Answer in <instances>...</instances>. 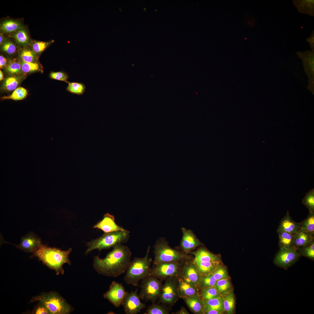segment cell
Here are the masks:
<instances>
[{"label":"cell","instance_id":"12","mask_svg":"<svg viewBox=\"0 0 314 314\" xmlns=\"http://www.w3.org/2000/svg\"><path fill=\"white\" fill-rule=\"evenodd\" d=\"M297 54L303 61L305 71L308 77V89L314 94V51H299Z\"/></svg>","mask_w":314,"mask_h":314},{"label":"cell","instance_id":"4","mask_svg":"<svg viewBox=\"0 0 314 314\" xmlns=\"http://www.w3.org/2000/svg\"><path fill=\"white\" fill-rule=\"evenodd\" d=\"M31 301H39L45 306L51 314H69L72 311L70 305L55 292L45 293L33 297Z\"/></svg>","mask_w":314,"mask_h":314},{"label":"cell","instance_id":"7","mask_svg":"<svg viewBox=\"0 0 314 314\" xmlns=\"http://www.w3.org/2000/svg\"><path fill=\"white\" fill-rule=\"evenodd\" d=\"M163 285L161 280L150 275L142 280L140 298L154 303L160 297Z\"/></svg>","mask_w":314,"mask_h":314},{"label":"cell","instance_id":"42","mask_svg":"<svg viewBox=\"0 0 314 314\" xmlns=\"http://www.w3.org/2000/svg\"><path fill=\"white\" fill-rule=\"evenodd\" d=\"M2 51L6 54L11 55L15 54L17 51V47L14 43L6 40L1 46Z\"/></svg>","mask_w":314,"mask_h":314},{"label":"cell","instance_id":"16","mask_svg":"<svg viewBox=\"0 0 314 314\" xmlns=\"http://www.w3.org/2000/svg\"><path fill=\"white\" fill-rule=\"evenodd\" d=\"M181 229L183 237L180 245L182 249L184 252H189L201 245V243L192 231L184 228H182Z\"/></svg>","mask_w":314,"mask_h":314},{"label":"cell","instance_id":"1","mask_svg":"<svg viewBox=\"0 0 314 314\" xmlns=\"http://www.w3.org/2000/svg\"><path fill=\"white\" fill-rule=\"evenodd\" d=\"M131 252L126 246L118 244L104 258L94 257L93 267L99 274L116 277L126 272L131 262Z\"/></svg>","mask_w":314,"mask_h":314},{"label":"cell","instance_id":"10","mask_svg":"<svg viewBox=\"0 0 314 314\" xmlns=\"http://www.w3.org/2000/svg\"><path fill=\"white\" fill-rule=\"evenodd\" d=\"M128 293L122 284L113 281L109 290L104 294V297L118 308L122 305Z\"/></svg>","mask_w":314,"mask_h":314},{"label":"cell","instance_id":"44","mask_svg":"<svg viewBox=\"0 0 314 314\" xmlns=\"http://www.w3.org/2000/svg\"><path fill=\"white\" fill-rule=\"evenodd\" d=\"M212 274L217 281L229 278L226 268L222 264L217 266Z\"/></svg>","mask_w":314,"mask_h":314},{"label":"cell","instance_id":"38","mask_svg":"<svg viewBox=\"0 0 314 314\" xmlns=\"http://www.w3.org/2000/svg\"><path fill=\"white\" fill-rule=\"evenodd\" d=\"M217 281L212 273L202 276L199 282V287L200 286L202 288L215 286Z\"/></svg>","mask_w":314,"mask_h":314},{"label":"cell","instance_id":"46","mask_svg":"<svg viewBox=\"0 0 314 314\" xmlns=\"http://www.w3.org/2000/svg\"><path fill=\"white\" fill-rule=\"evenodd\" d=\"M50 78L52 79L67 82L69 78L67 74L65 72L61 71L57 72H51L49 74Z\"/></svg>","mask_w":314,"mask_h":314},{"label":"cell","instance_id":"52","mask_svg":"<svg viewBox=\"0 0 314 314\" xmlns=\"http://www.w3.org/2000/svg\"><path fill=\"white\" fill-rule=\"evenodd\" d=\"M6 40L3 37L2 33H0V45L1 46Z\"/></svg>","mask_w":314,"mask_h":314},{"label":"cell","instance_id":"53","mask_svg":"<svg viewBox=\"0 0 314 314\" xmlns=\"http://www.w3.org/2000/svg\"><path fill=\"white\" fill-rule=\"evenodd\" d=\"M3 79H4V78H3V73L2 71L1 70H0V81H2Z\"/></svg>","mask_w":314,"mask_h":314},{"label":"cell","instance_id":"20","mask_svg":"<svg viewBox=\"0 0 314 314\" xmlns=\"http://www.w3.org/2000/svg\"><path fill=\"white\" fill-rule=\"evenodd\" d=\"M299 229V223L290 217L288 211L281 221L277 230V233L286 232L293 234Z\"/></svg>","mask_w":314,"mask_h":314},{"label":"cell","instance_id":"21","mask_svg":"<svg viewBox=\"0 0 314 314\" xmlns=\"http://www.w3.org/2000/svg\"><path fill=\"white\" fill-rule=\"evenodd\" d=\"M191 253L194 256L193 262L221 261L220 257L219 255L214 254L203 248H200Z\"/></svg>","mask_w":314,"mask_h":314},{"label":"cell","instance_id":"34","mask_svg":"<svg viewBox=\"0 0 314 314\" xmlns=\"http://www.w3.org/2000/svg\"><path fill=\"white\" fill-rule=\"evenodd\" d=\"M28 94L27 90L24 88L19 87L14 90L10 95L3 97L2 100L11 99L15 101L21 100L25 99Z\"/></svg>","mask_w":314,"mask_h":314},{"label":"cell","instance_id":"23","mask_svg":"<svg viewBox=\"0 0 314 314\" xmlns=\"http://www.w3.org/2000/svg\"><path fill=\"white\" fill-rule=\"evenodd\" d=\"M23 27L21 23L18 21L7 19L1 23L0 32L2 33H13Z\"/></svg>","mask_w":314,"mask_h":314},{"label":"cell","instance_id":"9","mask_svg":"<svg viewBox=\"0 0 314 314\" xmlns=\"http://www.w3.org/2000/svg\"><path fill=\"white\" fill-rule=\"evenodd\" d=\"M300 256L298 250L294 247H283L276 254L273 262L277 266L286 269L295 263Z\"/></svg>","mask_w":314,"mask_h":314},{"label":"cell","instance_id":"43","mask_svg":"<svg viewBox=\"0 0 314 314\" xmlns=\"http://www.w3.org/2000/svg\"><path fill=\"white\" fill-rule=\"evenodd\" d=\"M168 313L167 310L163 306L153 303L148 307L144 314H167Z\"/></svg>","mask_w":314,"mask_h":314},{"label":"cell","instance_id":"32","mask_svg":"<svg viewBox=\"0 0 314 314\" xmlns=\"http://www.w3.org/2000/svg\"><path fill=\"white\" fill-rule=\"evenodd\" d=\"M279 236V246L280 248L292 247L294 241L293 234L286 232L278 233Z\"/></svg>","mask_w":314,"mask_h":314},{"label":"cell","instance_id":"11","mask_svg":"<svg viewBox=\"0 0 314 314\" xmlns=\"http://www.w3.org/2000/svg\"><path fill=\"white\" fill-rule=\"evenodd\" d=\"M179 297L178 293L176 281L166 278L162 286L159 298V301L164 304H172Z\"/></svg>","mask_w":314,"mask_h":314},{"label":"cell","instance_id":"28","mask_svg":"<svg viewBox=\"0 0 314 314\" xmlns=\"http://www.w3.org/2000/svg\"><path fill=\"white\" fill-rule=\"evenodd\" d=\"M11 36L13 37L16 42L20 46L26 47L31 43V41L28 33L24 27L13 33Z\"/></svg>","mask_w":314,"mask_h":314},{"label":"cell","instance_id":"40","mask_svg":"<svg viewBox=\"0 0 314 314\" xmlns=\"http://www.w3.org/2000/svg\"><path fill=\"white\" fill-rule=\"evenodd\" d=\"M302 203L308 209L309 213H314V189L306 193L302 200Z\"/></svg>","mask_w":314,"mask_h":314},{"label":"cell","instance_id":"45","mask_svg":"<svg viewBox=\"0 0 314 314\" xmlns=\"http://www.w3.org/2000/svg\"><path fill=\"white\" fill-rule=\"evenodd\" d=\"M53 40L49 42L35 41L32 46V49L36 54H40L44 51L51 44Z\"/></svg>","mask_w":314,"mask_h":314},{"label":"cell","instance_id":"5","mask_svg":"<svg viewBox=\"0 0 314 314\" xmlns=\"http://www.w3.org/2000/svg\"><path fill=\"white\" fill-rule=\"evenodd\" d=\"M129 233L128 231H116L104 233L100 238L88 243V248L86 253L96 249L101 251L103 249H108L125 242L128 240Z\"/></svg>","mask_w":314,"mask_h":314},{"label":"cell","instance_id":"13","mask_svg":"<svg viewBox=\"0 0 314 314\" xmlns=\"http://www.w3.org/2000/svg\"><path fill=\"white\" fill-rule=\"evenodd\" d=\"M122 305L126 314H137L146 307L142 303L138 294V289L128 292L123 301Z\"/></svg>","mask_w":314,"mask_h":314},{"label":"cell","instance_id":"33","mask_svg":"<svg viewBox=\"0 0 314 314\" xmlns=\"http://www.w3.org/2000/svg\"><path fill=\"white\" fill-rule=\"evenodd\" d=\"M66 82L68 84L66 90L70 93L81 95L83 94L85 92L86 88L84 83L78 82H70L68 81Z\"/></svg>","mask_w":314,"mask_h":314},{"label":"cell","instance_id":"14","mask_svg":"<svg viewBox=\"0 0 314 314\" xmlns=\"http://www.w3.org/2000/svg\"><path fill=\"white\" fill-rule=\"evenodd\" d=\"M42 244L41 239L35 233L30 232L21 238L19 245H14L25 252L33 253Z\"/></svg>","mask_w":314,"mask_h":314},{"label":"cell","instance_id":"27","mask_svg":"<svg viewBox=\"0 0 314 314\" xmlns=\"http://www.w3.org/2000/svg\"><path fill=\"white\" fill-rule=\"evenodd\" d=\"M203 301L204 308L215 310L219 311L221 314L225 313L224 307L223 299L222 295L208 300H203Z\"/></svg>","mask_w":314,"mask_h":314},{"label":"cell","instance_id":"37","mask_svg":"<svg viewBox=\"0 0 314 314\" xmlns=\"http://www.w3.org/2000/svg\"><path fill=\"white\" fill-rule=\"evenodd\" d=\"M215 287L222 296L231 290V284L229 278L217 281Z\"/></svg>","mask_w":314,"mask_h":314},{"label":"cell","instance_id":"31","mask_svg":"<svg viewBox=\"0 0 314 314\" xmlns=\"http://www.w3.org/2000/svg\"><path fill=\"white\" fill-rule=\"evenodd\" d=\"M4 69L6 73L11 76L19 75L22 72L21 62L16 59L10 60Z\"/></svg>","mask_w":314,"mask_h":314},{"label":"cell","instance_id":"36","mask_svg":"<svg viewBox=\"0 0 314 314\" xmlns=\"http://www.w3.org/2000/svg\"><path fill=\"white\" fill-rule=\"evenodd\" d=\"M19 55L22 61L27 63L36 62V54L32 49L28 47L24 48L20 52Z\"/></svg>","mask_w":314,"mask_h":314},{"label":"cell","instance_id":"24","mask_svg":"<svg viewBox=\"0 0 314 314\" xmlns=\"http://www.w3.org/2000/svg\"><path fill=\"white\" fill-rule=\"evenodd\" d=\"M193 262L202 276L212 273L217 266L221 264V262Z\"/></svg>","mask_w":314,"mask_h":314},{"label":"cell","instance_id":"17","mask_svg":"<svg viewBox=\"0 0 314 314\" xmlns=\"http://www.w3.org/2000/svg\"><path fill=\"white\" fill-rule=\"evenodd\" d=\"M176 281L177 288L179 297L182 298L199 295L198 288L181 276Z\"/></svg>","mask_w":314,"mask_h":314},{"label":"cell","instance_id":"47","mask_svg":"<svg viewBox=\"0 0 314 314\" xmlns=\"http://www.w3.org/2000/svg\"><path fill=\"white\" fill-rule=\"evenodd\" d=\"M33 313L35 314H50L45 306L40 302L34 311Z\"/></svg>","mask_w":314,"mask_h":314},{"label":"cell","instance_id":"2","mask_svg":"<svg viewBox=\"0 0 314 314\" xmlns=\"http://www.w3.org/2000/svg\"><path fill=\"white\" fill-rule=\"evenodd\" d=\"M72 249L63 251L55 247H48L42 244L31 257L35 256L50 268L54 270L57 275L63 274L64 271L63 266L65 263L69 265L71 263L69 255Z\"/></svg>","mask_w":314,"mask_h":314},{"label":"cell","instance_id":"22","mask_svg":"<svg viewBox=\"0 0 314 314\" xmlns=\"http://www.w3.org/2000/svg\"><path fill=\"white\" fill-rule=\"evenodd\" d=\"M183 299L192 312L195 314H202L204 304L203 300L199 295Z\"/></svg>","mask_w":314,"mask_h":314},{"label":"cell","instance_id":"51","mask_svg":"<svg viewBox=\"0 0 314 314\" xmlns=\"http://www.w3.org/2000/svg\"><path fill=\"white\" fill-rule=\"evenodd\" d=\"M176 314H188L189 313L186 309L182 307L181 309L174 313Z\"/></svg>","mask_w":314,"mask_h":314},{"label":"cell","instance_id":"15","mask_svg":"<svg viewBox=\"0 0 314 314\" xmlns=\"http://www.w3.org/2000/svg\"><path fill=\"white\" fill-rule=\"evenodd\" d=\"M180 276L199 288L202 276L193 261H187L181 269Z\"/></svg>","mask_w":314,"mask_h":314},{"label":"cell","instance_id":"39","mask_svg":"<svg viewBox=\"0 0 314 314\" xmlns=\"http://www.w3.org/2000/svg\"><path fill=\"white\" fill-rule=\"evenodd\" d=\"M300 256L307 257L311 260H314V240L309 244L298 250Z\"/></svg>","mask_w":314,"mask_h":314},{"label":"cell","instance_id":"41","mask_svg":"<svg viewBox=\"0 0 314 314\" xmlns=\"http://www.w3.org/2000/svg\"><path fill=\"white\" fill-rule=\"evenodd\" d=\"M22 72L28 74L41 70L39 64L37 62L27 63L21 61Z\"/></svg>","mask_w":314,"mask_h":314},{"label":"cell","instance_id":"29","mask_svg":"<svg viewBox=\"0 0 314 314\" xmlns=\"http://www.w3.org/2000/svg\"><path fill=\"white\" fill-rule=\"evenodd\" d=\"M225 313L227 314L234 313L235 308V298L232 290H231L222 296Z\"/></svg>","mask_w":314,"mask_h":314},{"label":"cell","instance_id":"18","mask_svg":"<svg viewBox=\"0 0 314 314\" xmlns=\"http://www.w3.org/2000/svg\"><path fill=\"white\" fill-rule=\"evenodd\" d=\"M103 231L104 233L116 231H127V230L117 225L115 222L114 216L107 213L105 214L102 220L93 227Z\"/></svg>","mask_w":314,"mask_h":314},{"label":"cell","instance_id":"35","mask_svg":"<svg viewBox=\"0 0 314 314\" xmlns=\"http://www.w3.org/2000/svg\"><path fill=\"white\" fill-rule=\"evenodd\" d=\"M199 295L203 300H208L221 296L215 286L201 288Z\"/></svg>","mask_w":314,"mask_h":314},{"label":"cell","instance_id":"25","mask_svg":"<svg viewBox=\"0 0 314 314\" xmlns=\"http://www.w3.org/2000/svg\"><path fill=\"white\" fill-rule=\"evenodd\" d=\"M24 78L22 76L12 75L6 78L2 85L3 90L12 91L16 89Z\"/></svg>","mask_w":314,"mask_h":314},{"label":"cell","instance_id":"48","mask_svg":"<svg viewBox=\"0 0 314 314\" xmlns=\"http://www.w3.org/2000/svg\"><path fill=\"white\" fill-rule=\"evenodd\" d=\"M8 61L3 55L0 56V68L1 69H5L7 67Z\"/></svg>","mask_w":314,"mask_h":314},{"label":"cell","instance_id":"6","mask_svg":"<svg viewBox=\"0 0 314 314\" xmlns=\"http://www.w3.org/2000/svg\"><path fill=\"white\" fill-rule=\"evenodd\" d=\"M154 265L164 262H179L187 258L183 253L170 247L163 240H158L154 246Z\"/></svg>","mask_w":314,"mask_h":314},{"label":"cell","instance_id":"49","mask_svg":"<svg viewBox=\"0 0 314 314\" xmlns=\"http://www.w3.org/2000/svg\"><path fill=\"white\" fill-rule=\"evenodd\" d=\"M202 314H221L217 311L207 308H204Z\"/></svg>","mask_w":314,"mask_h":314},{"label":"cell","instance_id":"19","mask_svg":"<svg viewBox=\"0 0 314 314\" xmlns=\"http://www.w3.org/2000/svg\"><path fill=\"white\" fill-rule=\"evenodd\" d=\"M294 241L292 247L297 250L300 248L310 244L314 240V236L299 229L293 234Z\"/></svg>","mask_w":314,"mask_h":314},{"label":"cell","instance_id":"50","mask_svg":"<svg viewBox=\"0 0 314 314\" xmlns=\"http://www.w3.org/2000/svg\"><path fill=\"white\" fill-rule=\"evenodd\" d=\"M314 31H313L311 35L306 40L313 51H314Z\"/></svg>","mask_w":314,"mask_h":314},{"label":"cell","instance_id":"8","mask_svg":"<svg viewBox=\"0 0 314 314\" xmlns=\"http://www.w3.org/2000/svg\"><path fill=\"white\" fill-rule=\"evenodd\" d=\"M181 268L179 262L160 263L154 265L151 275L162 281L170 277L180 276Z\"/></svg>","mask_w":314,"mask_h":314},{"label":"cell","instance_id":"26","mask_svg":"<svg viewBox=\"0 0 314 314\" xmlns=\"http://www.w3.org/2000/svg\"><path fill=\"white\" fill-rule=\"evenodd\" d=\"M293 2L298 11L313 16L314 14V0H294Z\"/></svg>","mask_w":314,"mask_h":314},{"label":"cell","instance_id":"30","mask_svg":"<svg viewBox=\"0 0 314 314\" xmlns=\"http://www.w3.org/2000/svg\"><path fill=\"white\" fill-rule=\"evenodd\" d=\"M299 229L314 236V213H309L307 217L299 223Z\"/></svg>","mask_w":314,"mask_h":314},{"label":"cell","instance_id":"3","mask_svg":"<svg viewBox=\"0 0 314 314\" xmlns=\"http://www.w3.org/2000/svg\"><path fill=\"white\" fill-rule=\"evenodd\" d=\"M150 248L149 246L144 257H135L131 261L124 278L127 284L137 286L140 281L151 275L152 260L148 256Z\"/></svg>","mask_w":314,"mask_h":314}]
</instances>
